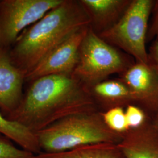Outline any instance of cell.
I'll return each instance as SVG.
<instances>
[{
  "mask_svg": "<svg viewBox=\"0 0 158 158\" xmlns=\"http://www.w3.org/2000/svg\"><path fill=\"white\" fill-rule=\"evenodd\" d=\"M36 134L45 153L62 152L97 143L118 144L123 137L108 127L99 110L69 115Z\"/></svg>",
  "mask_w": 158,
  "mask_h": 158,
  "instance_id": "obj_3",
  "label": "cell"
},
{
  "mask_svg": "<svg viewBox=\"0 0 158 158\" xmlns=\"http://www.w3.org/2000/svg\"><path fill=\"white\" fill-rule=\"evenodd\" d=\"M81 6L89 17L92 30L97 35L118 21L131 0H80Z\"/></svg>",
  "mask_w": 158,
  "mask_h": 158,
  "instance_id": "obj_11",
  "label": "cell"
},
{
  "mask_svg": "<svg viewBox=\"0 0 158 158\" xmlns=\"http://www.w3.org/2000/svg\"><path fill=\"white\" fill-rule=\"evenodd\" d=\"M154 3L153 0H131L118 21L98 36L128 53L136 62L149 63L146 42L148 21Z\"/></svg>",
  "mask_w": 158,
  "mask_h": 158,
  "instance_id": "obj_4",
  "label": "cell"
},
{
  "mask_svg": "<svg viewBox=\"0 0 158 158\" xmlns=\"http://www.w3.org/2000/svg\"><path fill=\"white\" fill-rule=\"evenodd\" d=\"M33 153L18 148L14 142L0 133V158H34Z\"/></svg>",
  "mask_w": 158,
  "mask_h": 158,
  "instance_id": "obj_16",
  "label": "cell"
},
{
  "mask_svg": "<svg viewBox=\"0 0 158 158\" xmlns=\"http://www.w3.org/2000/svg\"><path fill=\"white\" fill-rule=\"evenodd\" d=\"M34 158H126L118 145L97 143L58 153L41 152Z\"/></svg>",
  "mask_w": 158,
  "mask_h": 158,
  "instance_id": "obj_13",
  "label": "cell"
},
{
  "mask_svg": "<svg viewBox=\"0 0 158 158\" xmlns=\"http://www.w3.org/2000/svg\"><path fill=\"white\" fill-rule=\"evenodd\" d=\"M152 124L158 132V111L151 117Z\"/></svg>",
  "mask_w": 158,
  "mask_h": 158,
  "instance_id": "obj_20",
  "label": "cell"
},
{
  "mask_svg": "<svg viewBox=\"0 0 158 158\" xmlns=\"http://www.w3.org/2000/svg\"><path fill=\"white\" fill-rule=\"evenodd\" d=\"M25 76L12 62L9 49H0V111L6 117L23 98Z\"/></svg>",
  "mask_w": 158,
  "mask_h": 158,
  "instance_id": "obj_9",
  "label": "cell"
},
{
  "mask_svg": "<svg viewBox=\"0 0 158 158\" xmlns=\"http://www.w3.org/2000/svg\"><path fill=\"white\" fill-rule=\"evenodd\" d=\"M148 58L149 63L152 66L158 75V40H155L150 48Z\"/></svg>",
  "mask_w": 158,
  "mask_h": 158,
  "instance_id": "obj_19",
  "label": "cell"
},
{
  "mask_svg": "<svg viewBox=\"0 0 158 158\" xmlns=\"http://www.w3.org/2000/svg\"><path fill=\"white\" fill-rule=\"evenodd\" d=\"M89 26L79 29L57 46L25 76V81L31 83L49 75L72 73L79 61L80 46Z\"/></svg>",
  "mask_w": 158,
  "mask_h": 158,
  "instance_id": "obj_7",
  "label": "cell"
},
{
  "mask_svg": "<svg viewBox=\"0 0 158 158\" xmlns=\"http://www.w3.org/2000/svg\"><path fill=\"white\" fill-rule=\"evenodd\" d=\"M119 80L129 89L134 104L152 117L158 111V75L149 64H132Z\"/></svg>",
  "mask_w": 158,
  "mask_h": 158,
  "instance_id": "obj_8",
  "label": "cell"
},
{
  "mask_svg": "<svg viewBox=\"0 0 158 158\" xmlns=\"http://www.w3.org/2000/svg\"><path fill=\"white\" fill-rule=\"evenodd\" d=\"M125 113L130 129L140 127L151 118L142 108L135 104H130L126 107Z\"/></svg>",
  "mask_w": 158,
  "mask_h": 158,
  "instance_id": "obj_17",
  "label": "cell"
},
{
  "mask_svg": "<svg viewBox=\"0 0 158 158\" xmlns=\"http://www.w3.org/2000/svg\"><path fill=\"white\" fill-rule=\"evenodd\" d=\"M131 64L117 49L102 39L89 26L72 73L89 89L114 74H122Z\"/></svg>",
  "mask_w": 158,
  "mask_h": 158,
  "instance_id": "obj_5",
  "label": "cell"
},
{
  "mask_svg": "<svg viewBox=\"0 0 158 158\" xmlns=\"http://www.w3.org/2000/svg\"></svg>",
  "mask_w": 158,
  "mask_h": 158,
  "instance_id": "obj_21",
  "label": "cell"
},
{
  "mask_svg": "<svg viewBox=\"0 0 158 158\" xmlns=\"http://www.w3.org/2000/svg\"><path fill=\"white\" fill-rule=\"evenodd\" d=\"M64 0H0V49H10L23 31Z\"/></svg>",
  "mask_w": 158,
  "mask_h": 158,
  "instance_id": "obj_6",
  "label": "cell"
},
{
  "mask_svg": "<svg viewBox=\"0 0 158 158\" xmlns=\"http://www.w3.org/2000/svg\"><path fill=\"white\" fill-rule=\"evenodd\" d=\"M90 24L79 1L64 0L19 36L9 49L12 62L25 76L70 35Z\"/></svg>",
  "mask_w": 158,
  "mask_h": 158,
  "instance_id": "obj_2",
  "label": "cell"
},
{
  "mask_svg": "<svg viewBox=\"0 0 158 158\" xmlns=\"http://www.w3.org/2000/svg\"><path fill=\"white\" fill-rule=\"evenodd\" d=\"M102 113L105 124L110 130L123 134L130 129L123 108H112Z\"/></svg>",
  "mask_w": 158,
  "mask_h": 158,
  "instance_id": "obj_15",
  "label": "cell"
},
{
  "mask_svg": "<svg viewBox=\"0 0 158 158\" xmlns=\"http://www.w3.org/2000/svg\"><path fill=\"white\" fill-rule=\"evenodd\" d=\"M91 94L102 112L117 107L134 104L129 89L119 79L105 80L89 88Z\"/></svg>",
  "mask_w": 158,
  "mask_h": 158,
  "instance_id": "obj_12",
  "label": "cell"
},
{
  "mask_svg": "<svg viewBox=\"0 0 158 158\" xmlns=\"http://www.w3.org/2000/svg\"><path fill=\"white\" fill-rule=\"evenodd\" d=\"M153 18L151 26L148 30L147 40L156 38L158 40V0L155 1L153 7Z\"/></svg>",
  "mask_w": 158,
  "mask_h": 158,
  "instance_id": "obj_18",
  "label": "cell"
},
{
  "mask_svg": "<svg viewBox=\"0 0 158 158\" xmlns=\"http://www.w3.org/2000/svg\"><path fill=\"white\" fill-rule=\"evenodd\" d=\"M0 133L7 136L24 150L35 155L42 152L36 134L23 125L8 119L1 111Z\"/></svg>",
  "mask_w": 158,
  "mask_h": 158,
  "instance_id": "obj_14",
  "label": "cell"
},
{
  "mask_svg": "<svg viewBox=\"0 0 158 158\" xmlns=\"http://www.w3.org/2000/svg\"><path fill=\"white\" fill-rule=\"evenodd\" d=\"M118 145L126 158H158V132L151 118L140 127L123 134Z\"/></svg>",
  "mask_w": 158,
  "mask_h": 158,
  "instance_id": "obj_10",
  "label": "cell"
},
{
  "mask_svg": "<svg viewBox=\"0 0 158 158\" xmlns=\"http://www.w3.org/2000/svg\"><path fill=\"white\" fill-rule=\"evenodd\" d=\"M29 83L18 107L6 118L35 134L69 115L100 111L89 89L72 73L49 75Z\"/></svg>",
  "mask_w": 158,
  "mask_h": 158,
  "instance_id": "obj_1",
  "label": "cell"
}]
</instances>
